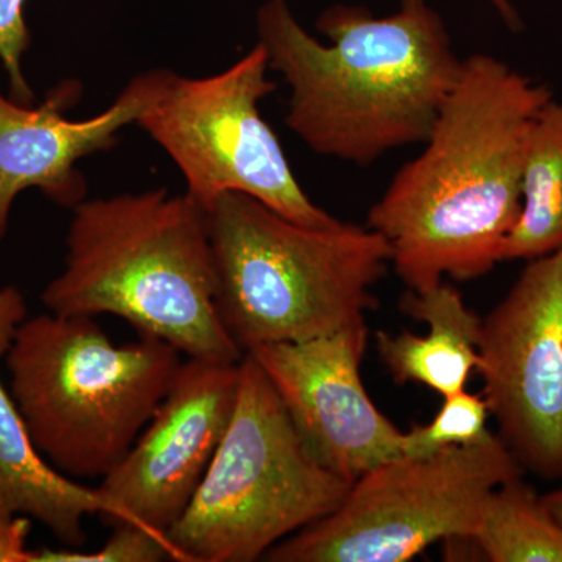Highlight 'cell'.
I'll list each match as a JSON object with an SVG mask.
<instances>
[{"instance_id":"7402d4cb","label":"cell","mask_w":562,"mask_h":562,"mask_svg":"<svg viewBox=\"0 0 562 562\" xmlns=\"http://www.w3.org/2000/svg\"><path fill=\"white\" fill-rule=\"evenodd\" d=\"M542 502L549 508V512L562 524V487L542 495Z\"/></svg>"},{"instance_id":"d6986e66","label":"cell","mask_w":562,"mask_h":562,"mask_svg":"<svg viewBox=\"0 0 562 562\" xmlns=\"http://www.w3.org/2000/svg\"><path fill=\"white\" fill-rule=\"evenodd\" d=\"M24 5L25 0H0V61L9 76L11 99L32 103L35 95L22 70V57L31 44Z\"/></svg>"},{"instance_id":"2e32d148","label":"cell","mask_w":562,"mask_h":562,"mask_svg":"<svg viewBox=\"0 0 562 562\" xmlns=\"http://www.w3.org/2000/svg\"><path fill=\"white\" fill-rule=\"evenodd\" d=\"M465 541L491 562H562V524L522 476L487 495Z\"/></svg>"},{"instance_id":"ffe728a7","label":"cell","mask_w":562,"mask_h":562,"mask_svg":"<svg viewBox=\"0 0 562 562\" xmlns=\"http://www.w3.org/2000/svg\"><path fill=\"white\" fill-rule=\"evenodd\" d=\"M31 530V517L0 503V562H35V550L27 547Z\"/></svg>"},{"instance_id":"277c9868","label":"cell","mask_w":562,"mask_h":562,"mask_svg":"<svg viewBox=\"0 0 562 562\" xmlns=\"http://www.w3.org/2000/svg\"><path fill=\"white\" fill-rule=\"evenodd\" d=\"M222 324L247 353L301 342L366 319L391 247L353 224L312 228L241 192H227L209 213Z\"/></svg>"},{"instance_id":"e0dca14e","label":"cell","mask_w":562,"mask_h":562,"mask_svg":"<svg viewBox=\"0 0 562 562\" xmlns=\"http://www.w3.org/2000/svg\"><path fill=\"white\" fill-rule=\"evenodd\" d=\"M490 408L483 395L462 390L443 397L442 408L427 425H416L405 432L403 457H425L453 446H468L491 435Z\"/></svg>"},{"instance_id":"5bb4252c","label":"cell","mask_w":562,"mask_h":562,"mask_svg":"<svg viewBox=\"0 0 562 562\" xmlns=\"http://www.w3.org/2000/svg\"><path fill=\"white\" fill-rule=\"evenodd\" d=\"M401 310L425 322L428 333L376 331V349L392 379L398 384H424L442 397L465 390L480 364L482 319L465 305L461 292L442 281L430 291L406 292Z\"/></svg>"},{"instance_id":"4fadbf2b","label":"cell","mask_w":562,"mask_h":562,"mask_svg":"<svg viewBox=\"0 0 562 562\" xmlns=\"http://www.w3.org/2000/svg\"><path fill=\"white\" fill-rule=\"evenodd\" d=\"M27 317V303L14 286H0V362ZM0 503L46 527L68 549L87 542L85 519H109L110 503L98 487L61 475L33 446L20 408L0 376Z\"/></svg>"},{"instance_id":"9a60e30c","label":"cell","mask_w":562,"mask_h":562,"mask_svg":"<svg viewBox=\"0 0 562 562\" xmlns=\"http://www.w3.org/2000/svg\"><path fill=\"white\" fill-rule=\"evenodd\" d=\"M562 247V102L539 113L528 140L522 210L503 249V261L532 260Z\"/></svg>"},{"instance_id":"7c38bea8","label":"cell","mask_w":562,"mask_h":562,"mask_svg":"<svg viewBox=\"0 0 562 562\" xmlns=\"http://www.w3.org/2000/svg\"><path fill=\"white\" fill-rule=\"evenodd\" d=\"M173 74L151 69L133 77L109 109L81 121L65 116L79 102V81H63L38 106L0 92V241L9 232L14 201L29 188H38L63 209L83 202L88 183L77 162L113 149L117 133L161 98Z\"/></svg>"},{"instance_id":"3957f363","label":"cell","mask_w":562,"mask_h":562,"mask_svg":"<svg viewBox=\"0 0 562 562\" xmlns=\"http://www.w3.org/2000/svg\"><path fill=\"white\" fill-rule=\"evenodd\" d=\"M209 213L166 188L72 209L65 268L41 294L63 316L111 314L199 360L239 362L216 305Z\"/></svg>"},{"instance_id":"52a82bcc","label":"cell","mask_w":562,"mask_h":562,"mask_svg":"<svg viewBox=\"0 0 562 562\" xmlns=\"http://www.w3.org/2000/svg\"><path fill=\"white\" fill-rule=\"evenodd\" d=\"M498 435L425 457L382 462L351 483L341 505L277 543L273 562H403L439 541H465L487 495L522 476Z\"/></svg>"},{"instance_id":"9c48e42d","label":"cell","mask_w":562,"mask_h":562,"mask_svg":"<svg viewBox=\"0 0 562 562\" xmlns=\"http://www.w3.org/2000/svg\"><path fill=\"white\" fill-rule=\"evenodd\" d=\"M483 397L525 471L562 479V247L532 258L482 319Z\"/></svg>"},{"instance_id":"8fae6325","label":"cell","mask_w":562,"mask_h":562,"mask_svg":"<svg viewBox=\"0 0 562 562\" xmlns=\"http://www.w3.org/2000/svg\"><path fill=\"white\" fill-rule=\"evenodd\" d=\"M368 339L361 319L308 341L266 344L246 353L279 392L314 458L350 484L405 449V432L362 384Z\"/></svg>"},{"instance_id":"8992f818","label":"cell","mask_w":562,"mask_h":562,"mask_svg":"<svg viewBox=\"0 0 562 562\" xmlns=\"http://www.w3.org/2000/svg\"><path fill=\"white\" fill-rule=\"evenodd\" d=\"M231 425L179 522L177 561L251 562L335 512L351 484L303 441L279 392L249 355Z\"/></svg>"},{"instance_id":"6da1fadb","label":"cell","mask_w":562,"mask_h":562,"mask_svg":"<svg viewBox=\"0 0 562 562\" xmlns=\"http://www.w3.org/2000/svg\"><path fill=\"white\" fill-rule=\"evenodd\" d=\"M553 95L486 54L462 61L427 146L369 211L413 292L480 279L503 261L522 210L528 140Z\"/></svg>"},{"instance_id":"5b68a950","label":"cell","mask_w":562,"mask_h":562,"mask_svg":"<svg viewBox=\"0 0 562 562\" xmlns=\"http://www.w3.org/2000/svg\"><path fill=\"white\" fill-rule=\"evenodd\" d=\"M3 362L33 446L77 482L120 464L183 361L154 336L116 346L94 317L47 312L25 317Z\"/></svg>"},{"instance_id":"ba28073f","label":"cell","mask_w":562,"mask_h":562,"mask_svg":"<svg viewBox=\"0 0 562 562\" xmlns=\"http://www.w3.org/2000/svg\"><path fill=\"white\" fill-rule=\"evenodd\" d=\"M260 43L231 68L191 79L173 74L136 124L176 162L187 194L206 213L227 192H241L312 228L341 224L305 194L260 102L277 90Z\"/></svg>"},{"instance_id":"30bf717a","label":"cell","mask_w":562,"mask_h":562,"mask_svg":"<svg viewBox=\"0 0 562 562\" xmlns=\"http://www.w3.org/2000/svg\"><path fill=\"white\" fill-rule=\"evenodd\" d=\"M239 362H181L149 424L99 484L113 527L136 524L168 536L179 522L231 425Z\"/></svg>"},{"instance_id":"ac0fdd59","label":"cell","mask_w":562,"mask_h":562,"mask_svg":"<svg viewBox=\"0 0 562 562\" xmlns=\"http://www.w3.org/2000/svg\"><path fill=\"white\" fill-rule=\"evenodd\" d=\"M177 561L168 536L136 524L114 525L101 549L35 550V562H160Z\"/></svg>"},{"instance_id":"44dd1931","label":"cell","mask_w":562,"mask_h":562,"mask_svg":"<svg viewBox=\"0 0 562 562\" xmlns=\"http://www.w3.org/2000/svg\"><path fill=\"white\" fill-rule=\"evenodd\" d=\"M490 2L501 13L502 20L506 22L509 29L517 31L520 27L519 14H517L509 0H490ZM422 3H425V0H402V7L422 5Z\"/></svg>"},{"instance_id":"7a4b0ae2","label":"cell","mask_w":562,"mask_h":562,"mask_svg":"<svg viewBox=\"0 0 562 562\" xmlns=\"http://www.w3.org/2000/svg\"><path fill=\"white\" fill-rule=\"evenodd\" d=\"M257 24L269 69L291 88L284 122L324 157L371 165L427 139L460 76L462 61L427 3L386 18L331 7L317 21L328 44L299 24L286 0H268Z\"/></svg>"}]
</instances>
